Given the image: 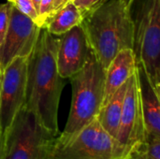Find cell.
Instances as JSON below:
<instances>
[{
    "label": "cell",
    "instance_id": "cell-16",
    "mask_svg": "<svg viewBox=\"0 0 160 159\" xmlns=\"http://www.w3.org/2000/svg\"><path fill=\"white\" fill-rule=\"evenodd\" d=\"M38 15L37 24L42 27L53 15V0H41L38 9Z\"/></svg>",
    "mask_w": 160,
    "mask_h": 159
},
{
    "label": "cell",
    "instance_id": "cell-12",
    "mask_svg": "<svg viewBox=\"0 0 160 159\" xmlns=\"http://www.w3.org/2000/svg\"><path fill=\"white\" fill-rule=\"evenodd\" d=\"M136 65V56L133 49H124L116 54L106 69L102 106L128 81L135 72Z\"/></svg>",
    "mask_w": 160,
    "mask_h": 159
},
{
    "label": "cell",
    "instance_id": "cell-19",
    "mask_svg": "<svg viewBox=\"0 0 160 159\" xmlns=\"http://www.w3.org/2000/svg\"><path fill=\"white\" fill-rule=\"evenodd\" d=\"M103 1L104 0H72V2L82 12V16Z\"/></svg>",
    "mask_w": 160,
    "mask_h": 159
},
{
    "label": "cell",
    "instance_id": "cell-20",
    "mask_svg": "<svg viewBox=\"0 0 160 159\" xmlns=\"http://www.w3.org/2000/svg\"><path fill=\"white\" fill-rule=\"evenodd\" d=\"M71 0H53V14Z\"/></svg>",
    "mask_w": 160,
    "mask_h": 159
},
{
    "label": "cell",
    "instance_id": "cell-1",
    "mask_svg": "<svg viewBox=\"0 0 160 159\" xmlns=\"http://www.w3.org/2000/svg\"><path fill=\"white\" fill-rule=\"evenodd\" d=\"M60 36L40 27L38 40L28 57L26 99L24 106L43 127L59 135L58 109L64 80L57 67V50Z\"/></svg>",
    "mask_w": 160,
    "mask_h": 159
},
{
    "label": "cell",
    "instance_id": "cell-6",
    "mask_svg": "<svg viewBox=\"0 0 160 159\" xmlns=\"http://www.w3.org/2000/svg\"><path fill=\"white\" fill-rule=\"evenodd\" d=\"M114 140L98 118L71 136L56 137L49 159H113Z\"/></svg>",
    "mask_w": 160,
    "mask_h": 159
},
{
    "label": "cell",
    "instance_id": "cell-13",
    "mask_svg": "<svg viewBox=\"0 0 160 159\" xmlns=\"http://www.w3.org/2000/svg\"><path fill=\"white\" fill-rule=\"evenodd\" d=\"M127 86L128 82L113 94L107 103L101 107L97 117L101 127L113 140L115 139L119 128Z\"/></svg>",
    "mask_w": 160,
    "mask_h": 159
},
{
    "label": "cell",
    "instance_id": "cell-5",
    "mask_svg": "<svg viewBox=\"0 0 160 159\" xmlns=\"http://www.w3.org/2000/svg\"><path fill=\"white\" fill-rule=\"evenodd\" d=\"M134 21L136 63L153 81L160 74V0H141Z\"/></svg>",
    "mask_w": 160,
    "mask_h": 159
},
{
    "label": "cell",
    "instance_id": "cell-25",
    "mask_svg": "<svg viewBox=\"0 0 160 159\" xmlns=\"http://www.w3.org/2000/svg\"><path fill=\"white\" fill-rule=\"evenodd\" d=\"M71 1H72V0H71Z\"/></svg>",
    "mask_w": 160,
    "mask_h": 159
},
{
    "label": "cell",
    "instance_id": "cell-23",
    "mask_svg": "<svg viewBox=\"0 0 160 159\" xmlns=\"http://www.w3.org/2000/svg\"><path fill=\"white\" fill-rule=\"evenodd\" d=\"M40 1H41V0H33V2H34V4H35V6H36L37 9H38V7H39V3H40Z\"/></svg>",
    "mask_w": 160,
    "mask_h": 159
},
{
    "label": "cell",
    "instance_id": "cell-21",
    "mask_svg": "<svg viewBox=\"0 0 160 159\" xmlns=\"http://www.w3.org/2000/svg\"><path fill=\"white\" fill-rule=\"evenodd\" d=\"M150 82H151V83H152L155 91L157 92V94H158V97H159L160 99V74L155 80L150 81Z\"/></svg>",
    "mask_w": 160,
    "mask_h": 159
},
{
    "label": "cell",
    "instance_id": "cell-10",
    "mask_svg": "<svg viewBox=\"0 0 160 159\" xmlns=\"http://www.w3.org/2000/svg\"><path fill=\"white\" fill-rule=\"evenodd\" d=\"M91 52L86 35L81 24L60 36L57 50L58 72L63 79H69L86 64Z\"/></svg>",
    "mask_w": 160,
    "mask_h": 159
},
{
    "label": "cell",
    "instance_id": "cell-14",
    "mask_svg": "<svg viewBox=\"0 0 160 159\" xmlns=\"http://www.w3.org/2000/svg\"><path fill=\"white\" fill-rule=\"evenodd\" d=\"M82 21V12L72 1H69L51 17L44 27L51 34L61 36L76 25L81 24Z\"/></svg>",
    "mask_w": 160,
    "mask_h": 159
},
{
    "label": "cell",
    "instance_id": "cell-4",
    "mask_svg": "<svg viewBox=\"0 0 160 159\" xmlns=\"http://www.w3.org/2000/svg\"><path fill=\"white\" fill-rule=\"evenodd\" d=\"M57 136L23 106L3 136V159H49Z\"/></svg>",
    "mask_w": 160,
    "mask_h": 159
},
{
    "label": "cell",
    "instance_id": "cell-7",
    "mask_svg": "<svg viewBox=\"0 0 160 159\" xmlns=\"http://www.w3.org/2000/svg\"><path fill=\"white\" fill-rule=\"evenodd\" d=\"M145 139L141 92L137 70L128 81L123 111L114 139L113 159H127L133 149Z\"/></svg>",
    "mask_w": 160,
    "mask_h": 159
},
{
    "label": "cell",
    "instance_id": "cell-17",
    "mask_svg": "<svg viewBox=\"0 0 160 159\" xmlns=\"http://www.w3.org/2000/svg\"><path fill=\"white\" fill-rule=\"evenodd\" d=\"M11 5L12 3L9 1L0 4V46L4 41L5 36L8 31Z\"/></svg>",
    "mask_w": 160,
    "mask_h": 159
},
{
    "label": "cell",
    "instance_id": "cell-24",
    "mask_svg": "<svg viewBox=\"0 0 160 159\" xmlns=\"http://www.w3.org/2000/svg\"><path fill=\"white\" fill-rule=\"evenodd\" d=\"M8 1H9V2H11V3H13V1H14V0H8Z\"/></svg>",
    "mask_w": 160,
    "mask_h": 159
},
{
    "label": "cell",
    "instance_id": "cell-8",
    "mask_svg": "<svg viewBox=\"0 0 160 159\" xmlns=\"http://www.w3.org/2000/svg\"><path fill=\"white\" fill-rule=\"evenodd\" d=\"M28 57H16L0 76V129L8 131L26 99Z\"/></svg>",
    "mask_w": 160,
    "mask_h": 159
},
{
    "label": "cell",
    "instance_id": "cell-27",
    "mask_svg": "<svg viewBox=\"0 0 160 159\" xmlns=\"http://www.w3.org/2000/svg\"><path fill=\"white\" fill-rule=\"evenodd\" d=\"M7 1H8V0H7Z\"/></svg>",
    "mask_w": 160,
    "mask_h": 159
},
{
    "label": "cell",
    "instance_id": "cell-3",
    "mask_svg": "<svg viewBox=\"0 0 160 159\" xmlns=\"http://www.w3.org/2000/svg\"><path fill=\"white\" fill-rule=\"evenodd\" d=\"M105 75L106 70L91 51L84 67L69 78L71 106L62 135L71 136L98 117L104 98Z\"/></svg>",
    "mask_w": 160,
    "mask_h": 159
},
{
    "label": "cell",
    "instance_id": "cell-22",
    "mask_svg": "<svg viewBox=\"0 0 160 159\" xmlns=\"http://www.w3.org/2000/svg\"><path fill=\"white\" fill-rule=\"evenodd\" d=\"M0 159H3V136L0 129Z\"/></svg>",
    "mask_w": 160,
    "mask_h": 159
},
{
    "label": "cell",
    "instance_id": "cell-18",
    "mask_svg": "<svg viewBox=\"0 0 160 159\" xmlns=\"http://www.w3.org/2000/svg\"><path fill=\"white\" fill-rule=\"evenodd\" d=\"M13 5L24 15L32 19L36 23L38 22V9L33 0H14Z\"/></svg>",
    "mask_w": 160,
    "mask_h": 159
},
{
    "label": "cell",
    "instance_id": "cell-11",
    "mask_svg": "<svg viewBox=\"0 0 160 159\" xmlns=\"http://www.w3.org/2000/svg\"><path fill=\"white\" fill-rule=\"evenodd\" d=\"M142 109L145 127L144 140H160V99L155 91L144 67L137 63Z\"/></svg>",
    "mask_w": 160,
    "mask_h": 159
},
{
    "label": "cell",
    "instance_id": "cell-26",
    "mask_svg": "<svg viewBox=\"0 0 160 159\" xmlns=\"http://www.w3.org/2000/svg\"><path fill=\"white\" fill-rule=\"evenodd\" d=\"M104 1H105V0H104Z\"/></svg>",
    "mask_w": 160,
    "mask_h": 159
},
{
    "label": "cell",
    "instance_id": "cell-9",
    "mask_svg": "<svg viewBox=\"0 0 160 159\" xmlns=\"http://www.w3.org/2000/svg\"><path fill=\"white\" fill-rule=\"evenodd\" d=\"M40 27L12 3L9 23L0 46V76L16 57H29L38 40Z\"/></svg>",
    "mask_w": 160,
    "mask_h": 159
},
{
    "label": "cell",
    "instance_id": "cell-2",
    "mask_svg": "<svg viewBox=\"0 0 160 159\" xmlns=\"http://www.w3.org/2000/svg\"><path fill=\"white\" fill-rule=\"evenodd\" d=\"M134 1L105 0L82 16L90 49L105 70L119 52L134 47Z\"/></svg>",
    "mask_w": 160,
    "mask_h": 159
},
{
    "label": "cell",
    "instance_id": "cell-15",
    "mask_svg": "<svg viewBox=\"0 0 160 159\" xmlns=\"http://www.w3.org/2000/svg\"><path fill=\"white\" fill-rule=\"evenodd\" d=\"M127 159H160V140H144Z\"/></svg>",
    "mask_w": 160,
    "mask_h": 159
}]
</instances>
